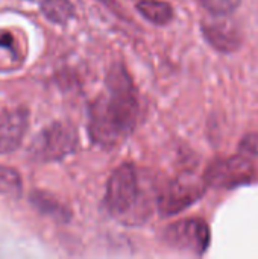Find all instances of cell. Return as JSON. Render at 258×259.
<instances>
[{
	"instance_id": "obj_1",
	"label": "cell",
	"mask_w": 258,
	"mask_h": 259,
	"mask_svg": "<svg viewBox=\"0 0 258 259\" xmlns=\"http://www.w3.org/2000/svg\"><path fill=\"white\" fill-rule=\"evenodd\" d=\"M137 117L138 99L134 82L126 68L116 64L106 76V93L90 106V137L96 144L111 147L134 131Z\"/></svg>"
},
{
	"instance_id": "obj_2",
	"label": "cell",
	"mask_w": 258,
	"mask_h": 259,
	"mask_svg": "<svg viewBox=\"0 0 258 259\" xmlns=\"http://www.w3.org/2000/svg\"><path fill=\"white\" fill-rule=\"evenodd\" d=\"M78 147V132L68 123H53L30 143L27 153L36 162H55L71 155Z\"/></svg>"
},
{
	"instance_id": "obj_16",
	"label": "cell",
	"mask_w": 258,
	"mask_h": 259,
	"mask_svg": "<svg viewBox=\"0 0 258 259\" xmlns=\"http://www.w3.org/2000/svg\"><path fill=\"white\" fill-rule=\"evenodd\" d=\"M102 2H106V0H102Z\"/></svg>"
},
{
	"instance_id": "obj_3",
	"label": "cell",
	"mask_w": 258,
	"mask_h": 259,
	"mask_svg": "<svg viewBox=\"0 0 258 259\" xmlns=\"http://www.w3.org/2000/svg\"><path fill=\"white\" fill-rule=\"evenodd\" d=\"M137 193L138 184L135 168L132 164H123L114 170L108 181L105 205L114 215H122L134 206Z\"/></svg>"
},
{
	"instance_id": "obj_6",
	"label": "cell",
	"mask_w": 258,
	"mask_h": 259,
	"mask_svg": "<svg viewBox=\"0 0 258 259\" xmlns=\"http://www.w3.org/2000/svg\"><path fill=\"white\" fill-rule=\"evenodd\" d=\"M254 176L252 165L245 155L216 161L205 173V182L216 188H234L251 182Z\"/></svg>"
},
{
	"instance_id": "obj_12",
	"label": "cell",
	"mask_w": 258,
	"mask_h": 259,
	"mask_svg": "<svg viewBox=\"0 0 258 259\" xmlns=\"http://www.w3.org/2000/svg\"><path fill=\"white\" fill-rule=\"evenodd\" d=\"M21 190L23 182L18 171H15L11 167L0 165V194L18 199L21 196Z\"/></svg>"
},
{
	"instance_id": "obj_14",
	"label": "cell",
	"mask_w": 258,
	"mask_h": 259,
	"mask_svg": "<svg viewBox=\"0 0 258 259\" xmlns=\"http://www.w3.org/2000/svg\"><path fill=\"white\" fill-rule=\"evenodd\" d=\"M240 152L245 156H255L258 155V135H248L243 138L240 144Z\"/></svg>"
},
{
	"instance_id": "obj_15",
	"label": "cell",
	"mask_w": 258,
	"mask_h": 259,
	"mask_svg": "<svg viewBox=\"0 0 258 259\" xmlns=\"http://www.w3.org/2000/svg\"><path fill=\"white\" fill-rule=\"evenodd\" d=\"M0 49L8 50L9 53H12L14 56L17 55V47H15V39L12 36L11 32L8 30H2L0 29Z\"/></svg>"
},
{
	"instance_id": "obj_13",
	"label": "cell",
	"mask_w": 258,
	"mask_h": 259,
	"mask_svg": "<svg viewBox=\"0 0 258 259\" xmlns=\"http://www.w3.org/2000/svg\"><path fill=\"white\" fill-rule=\"evenodd\" d=\"M205 9L214 15H228L234 12L242 0H199Z\"/></svg>"
},
{
	"instance_id": "obj_7",
	"label": "cell",
	"mask_w": 258,
	"mask_h": 259,
	"mask_svg": "<svg viewBox=\"0 0 258 259\" xmlns=\"http://www.w3.org/2000/svg\"><path fill=\"white\" fill-rule=\"evenodd\" d=\"M29 111L24 106L0 109V155L15 152L27 131Z\"/></svg>"
},
{
	"instance_id": "obj_4",
	"label": "cell",
	"mask_w": 258,
	"mask_h": 259,
	"mask_svg": "<svg viewBox=\"0 0 258 259\" xmlns=\"http://www.w3.org/2000/svg\"><path fill=\"white\" fill-rule=\"evenodd\" d=\"M166 241L172 247L202 255L211 241L208 225L201 219H187L169 226L164 232Z\"/></svg>"
},
{
	"instance_id": "obj_8",
	"label": "cell",
	"mask_w": 258,
	"mask_h": 259,
	"mask_svg": "<svg viewBox=\"0 0 258 259\" xmlns=\"http://www.w3.org/2000/svg\"><path fill=\"white\" fill-rule=\"evenodd\" d=\"M202 32L207 41L219 52L231 53L242 44V33L239 27L228 20H216L202 24Z\"/></svg>"
},
{
	"instance_id": "obj_11",
	"label": "cell",
	"mask_w": 258,
	"mask_h": 259,
	"mask_svg": "<svg viewBox=\"0 0 258 259\" xmlns=\"http://www.w3.org/2000/svg\"><path fill=\"white\" fill-rule=\"evenodd\" d=\"M40 9L47 20L56 24H67L75 17V6L70 0H41Z\"/></svg>"
},
{
	"instance_id": "obj_5",
	"label": "cell",
	"mask_w": 258,
	"mask_h": 259,
	"mask_svg": "<svg viewBox=\"0 0 258 259\" xmlns=\"http://www.w3.org/2000/svg\"><path fill=\"white\" fill-rule=\"evenodd\" d=\"M205 187L202 182H198L190 178H179L170 182L160 193L158 208L164 217L178 214L193 205L196 200L202 197Z\"/></svg>"
},
{
	"instance_id": "obj_10",
	"label": "cell",
	"mask_w": 258,
	"mask_h": 259,
	"mask_svg": "<svg viewBox=\"0 0 258 259\" xmlns=\"http://www.w3.org/2000/svg\"><path fill=\"white\" fill-rule=\"evenodd\" d=\"M138 12L151 23L157 26H164L172 21L173 9L167 2L161 0H140L137 3Z\"/></svg>"
},
{
	"instance_id": "obj_9",
	"label": "cell",
	"mask_w": 258,
	"mask_h": 259,
	"mask_svg": "<svg viewBox=\"0 0 258 259\" xmlns=\"http://www.w3.org/2000/svg\"><path fill=\"white\" fill-rule=\"evenodd\" d=\"M30 205L43 215H47L59 223H67L71 219V212L67 206H64L55 196L46 191H33L29 196Z\"/></svg>"
}]
</instances>
